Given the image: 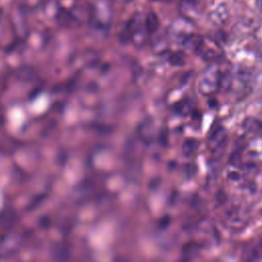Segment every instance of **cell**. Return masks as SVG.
Listing matches in <instances>:
<instances>
[{
    "instance_id": "5bb4252c",
    "label": "cell",
    "mask_w": 262,
    "mask_h": 262,
    "mask_svg": "<svg viewBox=\"0 0 262 262\" xmlns=\"http://www.w3.org/2000/svg\"><path fill=\"white\" fill-rule=\"evenodd\" d=\"M168 60L170 63H172L174 66H180L183 63L184 55L182 52H173L172 54L169 55Z\"/></svg>"
},
{
    "instance_id": "7a4b0ae2",
    "label": "cell",
    "mask_w": 262,
    "mask_h": 262,
    "mask_svg": "<svg viewBox=\"0 0 262 262\" xmlns=\"http://www.w3.org/2000/svg\"><path fill=\"white\" fill-rule=\"evenodd\" d=\"M220 77H221V70L216 67L212 66L204 72V75L200 82V91L204 95H212L216 93L220 87Z\"/></svg>"
},
{
    "instance_id": "3957f363",
    "label": "cell",
    "mask_w": 262,
    "mask_h": 262,
    "mask_svg": "<svg viewBox=\"0 0 262 262\" xmlns=\"http://www.w3.org/2000/svg\"><path fill=\"white\" fill-rule=\"evenodd\" d=\"M194 52L202 56L206 60H214L221 56L222 51L218 44L208 38L202 37L199 45L196 46Z\"/></svg>"
},
{
    "instance_id": "277c9868",
    "label": "cell",
    "mask_w": 262,
    "mask_h": 262,
    "mask_svg": "<svg viewBox=\"0 0 262 262\" xmlns=\"http://www.w3.org/2000/svg\"><path fill=\"white\" fill-rule=\"evenodd\" d=\"M203 3L200 0H180L178 4L179 13L187 20L195 19L202 12Z\"/></svg>"
},
{
    "instance_id": "52a82bcc",
    "label": "cell",
    "mask_w": 262,
    "mask_h": 262,
    "mask_svg": "<svg viewBox=\"0 0 262 262\" xmlns=\"http://www.w3.org/2000/svg\"><path fill=\"white\" fill-rule=\"evenodd\" d=\"M75 20V17H74V14L66 9V8H62L60 7L57 12H56V21L59 26L61 27H70L73 21Z\"/></svg>"
},
{
    "instance_id": "8992f818",
    "label": "cell",
    "mask_w": 262,
    "mask_h": 262,
    "mask_svg": "<svg viewBox=\"0 0 262 262\" xmlns=\"http://www.w3.org/2000/svg\"><path fill=\"white\" fill-rule=\"evenodd\" d=\"M243 129L250 134L262 137V121L255 117H247L243 121Z\"/></svg>"
},
{
    "instance_id": "8fae6325",
    "label": "cell",
    "mask_w": 262,
    "mask_h": 262,
    "mask_svg": "<svg viewBox=\"0 0 262 262\" xmlns=\"http://www.w3.org/2000/svg\"><path fill=\"white\" fill-rule=\"evenodd\" d=\"M226 176L228 178V180L232 181V182H241L244 179V172L236 167H233L232 169L227 170Z\"/></svg>"
},
{
    "instance_id": "7c38bea8",
    "label": "cell",
    "mask_w": 262,
    "mask_h": 262,
    "mask_svg": "<svg viewBox=\"0 0 262 262\" xmlns=\"http://www.w3.org/2000/svg\"><path fill=\"white\" fill-rule=\"evenodd\" d=\"M3 212L7 215V218H6L5 215L2 214V218H1L2 227H3V228L10 227V226L14 223V221H15V213H14V211H12V210H4Z\"/></svg>"
},
{
    "instance_id": "4fadbf2b",
    "label": "cell",
    "mask_w": 262,
    "mask_h": 262,
    "mask_svg": "<svg viewBox=\"0 0 262 262\" xmlns=\"http://www.w3.org/2000/svg\"><path fill=\"white\" fill-rule=\"evenodd\" d=\"M16 76L18 79L24 80V81L31 80L34 77V70L30 67H21L17 70Z\"/></svg>"
},
{
    "instance_id": "2e32d148",
    "label": "cell",
    "mask_w": 262,
    "mask_h": 262,
    "mask_svg": "<svg viewBox=\"0 0 262 262\" xmlns=\"http://www.w3.org/2000/svg\"><path fill=\"white\" fill-rule=\"evenodd\" d=\"M152 1H156V2H171V1H173V0H152Z\"/></svg>"
},
{
    "instance_id": "9c48e42d",
    "label": "cell",
    "mask_w": 262,
    "mask_h": 262,
    "mask_svg": "<svg viewBox=\"0 0 262 262\" xmlns=\"http://www.w3.org/2000/svg\"><path fill=\"white\" fill-rule=\"evenodd\" d=\"M52 256L55 260H68L70 257V250L66 245L57 244L52 249Z\"/></svg>"
},
{
    "instance_id": "5b68a950",
    "label": "cell",
    "mask_w": 262,
    "mask_h": 262,
    "mask_svg": "<svg viewBox=\"0 0 262 262\" xmlns=\"http://www.w3.org/2000/svg\"><path fill=\"white\" fill-rule=\"evenodd\" d=\"M247 158L255 164H262V140L255 139L247 146Z\"/></svg>"
},
{
    "instance_id": "e0dca14e",
    "label": "cell",
    "mask_w": 262,
    "mask_h": 262,
    "mask_svg": "<svg viewBox=\"0 0 262 262\" xmlns=\"http://www.w3.org/2000/svg\"><path fill=\"white\" fill-rule=\"evenodd\" d=\"M125 1H131V0H125Z\"/></svg>"
},
{
    "instance_id": "9a60e30c",
    "label": "cell",
    "mask_w": 262,
    "mask_h": 262,
    "mask_svg": "<svg viewBox=\"0 0 262 262\" xmlns=\"http://www.w3.org/2000/svg\"><path fill=\"white\" fill-rule=\"evenodd\" d=\"M257 7L262 11V0H257Z\"/></svg>"
},
{
    "instance_id": "6da1fadb",
    "label": "cell",
    "mask_w": 262,
    "mask_h": 262,
    "mask_svg": "<svg viewBox=\"0 0 262 262\" xmlns=\"http://www.w3.org/2000/svg\"><path fill=\"white\" fill-rule=\"evenodd\" d=\"M148 32L145 25V15L142 13H134L125 25L123 30V39L129 40L137 46L144 44Z\"/></svg>"
},
{
    "instance_id": "30bf717a",
    "label": "cell",
    "mask_w": 262,
    "mask_h": 262,
    "mask_svg": "<svg viewBox=\"0 0 262 262\" xmlns=\"http://www.w3.org/2000/svg\"><path fill=\"white\" fill-rule=\"evenodd\" d=\"M145 25H146V29H147V32L148 34H154L158 28H159V25H160V21H159V18H158V15L154 12H148L147 14H145Z\"/></svg>"
},
{
    "instance_id": "ba28073f",
    "label": "cell",
    "mask_w": 262,
    "mask_h": 262,
    "mask_svg": "<svg viewBox=\"0 0 262 262\" xmlns=\"http://www.w3.org/2000/svg\"><path fill=\"white\" fill-rule=\"evenodd\" d=\"M199 146H200V142L195 138H187L182 143L181 150L185 157H190L198 150Z\"/></svg>"
}]
</instances>
